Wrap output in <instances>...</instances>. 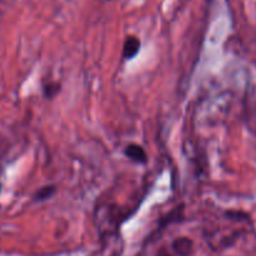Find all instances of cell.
<instances>
[{
  "label": "cell",
  "instance_id": "cell-4",
  "mask_svg": "<svg viewBox=\"0 0 256 256\" xmlns=\"http://www.w3.org/2000/svg\"><path fill=\"white\" fill-rule=\"evenodd\" d=\"M182 212H184V208H182V206H180V207H176L175 210L171 211L168 215H166L163 218H162L161 224H159V227H164V226H167V225L172 224V222L180 221L181 218L184 217Z\"/></svg>",
  "mask_w": 256,
  "mask_h": 256
},
{
  "label": "cell",
  "instance_id": "cell-2",
  "mask_svg": "<svg viewBox=\"0 0 256 256\" xmlns=\"http://www.w3.org/2000/svg\"><path fill=\"white\" fill-rule=\"evenodd\" d=\"M124 154H126L131 161L136 162V163H146L147 162V154L143 150V147H141L140 145H135V143H131L124 149Z\"/></svg>",
  "mask_w": 256,
  "mask_h": 256
},
{
  "label": "cell",
  "instance_id": "cell-5",
  "mask_svg": "<svg viewBox=\"0 0 256 256\" xmlns=\"http://www.w3.org/2000/svg\"><path fill=\"white\" fill-rule=\"evenodd\" d=\"M55 191H57V189H55V186H53V185H51V186H44L42 187L39 191H37V194L34 195V200L35 201H44V200H48L55 194Z\"/></svg>",
  "mask_w": 256,
  "mask_h": 256
},
{
  "label": "cell",
  "instance_id": "cell-6",
  "mask_svg": "<svg viewBox=\"0 0 256 256\" xmlns=\"http://www.w3.org/2000/svg\"><path fill=\"white\" fill-rule=\"evenodd\" d=\"M59 91H60V84L53 82V83H49L44 87V96H46L47 98H49V100H51V98L55 97V96L58 95Z\"/></svg>",
  "mask_w": 256,
  "mask_h": 256
},
{
  "label": "cell",
  "instance_id": "cell-1",
  "mask_svg": "<svg viewBox=\"0 0 256 256\" xmlns=\"http://www.w3.org/2000/svg\"><path fill=\"white\" fill-rule=\"evenodd\" d=\"M172 250L178 256H190L194 251V241L186 236L177 237L172 243Z\"/></svg>",
  "mask_w": 256,
  "mask_h": 256
},
{
  "label": "cell",
  "instance_id": "cell-8",
  "mask_svg": "<svg viewBox=\"0 0 256 256\" xmlns=\"http://www.w3.org/2000/svg\"><path fill=\"white\" fill-rule=\"evenodd\" d=\"M0 190H1V185H0Z\"/></svg>",
  "mask_w": 256,
  "mask_h": 256
},
{
  "label": "cell",
  "instance_id": "cell-3",
  "mask_svg": "<svg viewBox=\"0 0 256 256\" xmlns=\"http://www.w3.org/2000/svg\"><path fill=\"white\" fill-rule=\"evenodd\" d=\"M141 48V42L135 35L127 37L123 44V58L124 59H132L138 54Z\"/></svg>",
  "mask_w": 256,
  "mask_h": 256
},
{
  "label": "cell",
  "instance_id": "cell-7",
  "mask_svg": "<svg viewBox=\"0 0 256 256\" xmlns=\"http://www.w3.org/2000/svg\"><path fill=\"white\" fill-rule=\"evenodd\" d=\"M156 256H171V255H170V254H168V253H167V251L164 250V249H162V250H161V251H159V253H158V254H157V255H156Z\"/></svg>",
  "mask_w": 256,
  "mask_h": 256
}]
</instances>
